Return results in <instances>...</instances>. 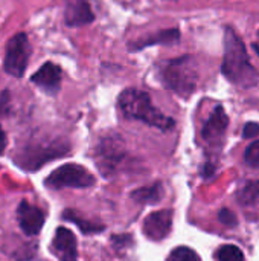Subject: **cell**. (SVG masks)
I'll return each instance as SVG.
<instances>
[{
  "label": "cell",
  "mask_w": 259,
  "mask_h": 261,
  "mask_svg": "<svg viewBox=\"0 0 259 261\" xmlns=\"http://www.w3.org/2000/svg\"><path fill=\"white\" fill-rule=\"evenodd\" d=\"M218 220H220L223 225H226V226H237V223H238V219H237L235 213H232V211L227 210V208H223V210L218 213Z\"/></svg>",
  "instance_id": "21"
},
{
  "label": "cell",
  "mask_w": 259,
  "mask_h": 261,
  "mask_svg": "<svg viewBox=\"0 0 259 261\" xmlns=\"http://www.w3.org/2000/svg\"><path fill=\"white\" fill-rule=\"evenodd\" d=\"M17 220H18L21 231L26 236L34 237L41 231L44 220H46V216L40 208L27 203L26 200H21L18 208H17Z\"/></svg>",
  "instance_id": "9"
},
{
  "label": "cell",
  "mask_w": 259,
  "mask_h": 261,
  "mask_svg": "<svg viewBox=\"0 0 259 261\" xmlns=\"http://www.w3.org/2000/svg\"><path fill=\"white\" fill-rule=\"evenodd\" d=\"M168 261H202L200 255L192 251L191 248H186V246H179L176 248L169 257H168Z\"/></svg>",
  "instance_id": "19"
},
{
  "label": "cell",
  "mask_w": 259,
  "mask_h": 261,
  "mask_svg": "<svg viewBox=\"0 0 259 261\" xmlns=\"http://www.w3.org/2000/svg\"><path fill=\"white\" fill-rule=\"evenodd\" d=\"M217 258L218 261H244V254L238 246L224 245L218 249Z\"/></svg>",
  "instance_id": "18"
},
{
  "label": "cell",
  "mask_w": 259,
  "mask_h": 261,
  "mask_svg": "<svg viewBox=\"0 0 259 261\" xmlns=\"http://www.w3.org/2000/svg\"><path fill=\"white\" fill-rule=\"evenodd\" d=\"M172 228V213L162 210L151 213L143 222V234L151 240H163Z\"/></svg>",
  "instance_id": "11"
},
{
  "label": "cell",
  "mask_w": 259,
  "mask_h": 261,
  "mask_svg": "<svg viewBox=\"0 0 259 261\" xmlns=\"http://www.w3.org/2000/svg\"><path fill=\"white\" fill-rule=\"evenodd\" d=\"M61 78H63L61 67L52 61H47L31 76V83H34L38 89H41L49 95H56L61 87Z\"/></svg>",
  "instance_id": "8"
},
{
  "label": "cell",
  "mask_w": 259,
  "mask_h": 261,
  "mask_svg": "<svg viewBox=\"0 0 259 261\" xmlns=\"http://www.w3.org/2000/svg\"><path fill=\"white\" fill-rule=\"evenodd\" d=\"M118 106L125 118L142 121L151 127L168 132L174 127V119L162 113L151 101V96L137 89H125L118 99Z\"/></svg>",
  "instance_id": "2"
},
{
  "label": "cell",
  "mask_w": 259,
  "mask_h": 261,
  "mask_svg": "<svg viewBox=\"0 0 259 261\" xmlns=\"http://www.w3.org/2000/svg\"><path fill=\"white\" fill-rule=\"evenodd\" d=\"M259 197V180L246 184L237 194V199L241 205H250Z\"/></svg>",
  "instance_id": "17"
},
{
  "label": "cell",
  "mask_w": 259,
  "mask_h": 261,
  "mask_svg": "<svg viewBox=\"0 0 259 261\" xmlns=\"http://www.w3.org/2000/svg\"><path fill=\"white\" fill-rule=\"evenodd\" d=\"M252 47L255 49V52H256V54L259 55V41L258 43H253V44H252Z\"/></svg>",
  "instance_id": "25"
},
{
  "label": "cell",
  "mask_w": 259,
  "mask_h": 261,
  "mask_svg": "<svg viewBox=\"0 0 259 261\" xmlns=\"http://www.w3.org/2000/svg\"><path fill=\"white\" fill-rule=\"evenodd\" d=\"M124 154L125 150H124L122 139L118 135H110L99 141L95 150V161L99 171L104 176H110L114 173L119 162L124 159Z\"/></svg>",
  "instance_id": "7"
},
{
  "label": "cell",
  "mask_w": 259,
  "mask_h": 261,
  "mask_svg": "<svg viewBox=\"0 0 259 261\" xmlns=\"http://www.w3.org/2000/svg\"><path fill=\"white\" fill-rule=\"evenodd\" d=\"M52 254L60 261H78L76 239L73 232L64 226H60L50 245Z\"/></svg>",
  "instance_id": "10"
},
{
  "label": "cell",
  "mask_w": 259,
  "mask_h": 261,
  "mask_svg": "<svg viewBox=\"0 0 259 261\" xmlns=\"http://www.w3.org/2000/svg\"><path fill=\"white\" fill-rule=\"evenodd\" d=\"M44 185L50 190L61 188H89L95 185L93 174L78 164H64L53 170L44 180Z\"/></svg>",
  "instance_id": "5"
},
{
  "label": "cell",
  "mask_w": 259,
  "mask_h": 261,
  "mask_svg": "<svg viewBox=\"0 0 259 261\" xmlns=\"http://www.w3.org/2000/svg\"><path fill=\"white\" fill-rule=\"evenodd\" d=\"M160 81L168 90H172L174 93L183 98L189 96L195 90L198 81L197 64L194 57L185 55L162 64Z\"/></svg>",
  "instance_id": "3"
},
{
  "label": "cell",
  "mask_w": 259,
  "mask_h": 261,
  "mask_svg": "<svg viewBox=\"0 0 259 261\" xmlns=\"http://www.w3.org/2000/svg\"><path fill=\"white\" fill-rule=\"evenodd\" d=\"M180 40V31L179 29H163L159 31L156 34H150L143 38H140L139 41L130 43L128 47L130 50H142L147 46H153V44H174Z\"/></svg>",
  "instance_id": "14"
},
{
  "label": "cell",
  "mask_w": 259,
  "mask_h": 261,
  "mask_svg": "<svg viewBox=\"0 0 259 261\" xmlns=\"http://www.w3.org/2000/svg\"><path fill=\"white\" fill-rule=\"evenodd\" d=\"M63 219L67 220V222L75 223L84 234H96V232L104 231V226H102L101 223H95V222L85 220V219H82L78 213H75V211H72V210H66V211L63 213Z\"/></svg>",
  "instance_id": "16"
},
{
  "label": "cell",
  "mask_w": 259,
  "mask_h": 261,
  "mask_svg": "<svg viewBox=\"0 0 259 261\" xmlns=\"http://www.w3.org/2000/svg\"><path fill=\"white\" fill-rule=\"evenodd\" d=\"M6 150V135L3 132V128L0 127V154H3Z\"/></svg>",
  "instance_id": "24"
},
{
  "label": "cell",
  "mask_w": 259,
  "mask_h": 261,
  "mask_svg": "<svg viewBox=\"0 0 259 261\" xmlns=\"http://www.w3.org/2000/svg\"><path fill=\"white\" fill-rule=\"evenodd\" d=\"M69 151L70 147L66 141H31L17 150L14 161L20 168L35 171L46 162L66 156Z\"/></svg>",
  "instance_id": "4"
},
{
  "label": "cell",
  "mask_w": 259,
  "mask_h": 261,
  "mask_svg": "<svg viewBox=\"0 0 259 261\" xmlns=\"http://www.w3.org/2000/svg\"><path fill=\"white\" fill-rule=\"evenodd\" d=\"M32 54L27 35L24 32H18L11 37L5 47L3 69L14 78H21L26 72L29 57Z\"/></svg>",
  "instance_id": "6"
},
{
  "label": "cell",
  "mask_w": 259,
  "mask_h": 261,
  "mask_svg": "<svg viewBox=\"0 0 259 261\" xmlns=\"http://www.w3.org/2000/svg\"><path fill=\"white\" fill-rule=\"evenodd\" d=\"M163 197L162 184H154L151 187H143L131 193V199L137 203H157Z\"/></svg>",
  "instance_id": "15"
},
{
  "label": "cell",
  "mask_w": 259,
  "mask_h": 261,
  "mask_svg": "<svg viewBox=\"0 0 259 261\" xmlns=\"http://www.w3.org/2000/svg\"><path fill=\"white\" fill-rule=\"evenodd\" d=\"M8 102H9V92H8V90H3L2 95H0V115L6 113V110H8Z\"/></svg>",
  "instance_id": "23"
},
{
  "label": "cell",
  "mask_w": 259,
  "mask_h": 261,
  "mask_svg": "<svg viewBox=\"0 0 259 261\" xmlns=\"http://www.w3.org/2000/svg\"><path fill=\"white\" fill-rule=\"evenodd\" d=\"M221 70L231 83L243 89H252L259 81V72L252 64L243 40L231 26H226L224 29V57Z\"/></svg>",
  "instance_id": "1"
},
{
  "label": "cell",
  "mask_w": 259,
  "mask_h": 261,
  "mask_svg": "<svg viewBox=\"0 0 259 261\" xmlns=\"http://www.w3.org/2000/svg\"><path fill=\"white\" fill-rule=\"evenodd\" d=\"M259 135V124L256 122H247L243 128V138L246 139H250V138H255Z\"/></svg>",
  "instance_id": "22"
},
{
  "label": "cell",
  "mask_w": 259,
  "mask_h": 261,
  "mask_svg": "<svg viewBox=\"0 0 259 261\" xmlns=\"http://www.w3.org/2000/svg\"><path fill=\"white\" fill-rule=\"evenodd\" d=\"M95 14L89 0H64V23L70 28L90 24Z\"/></svg>",
  "instance_id": "12"
},
{
  "label": "cell",
  "mask_w": 259,
  "mask_h": 261,
  "mask_svg": "<svg viewBox=\"0 0 259 261\" xmlns=\"http://www.w3.org/2000/svg\"><path fill=\"white\" fill-rule=\"evenodd\" d=\"M244 162L250 168H259V141L252 142L244 151Z\"/></svg>",
  "instance_id": "20"
},
{
  "label": "cell",
  "mask_w": 259,
  "mask_h": 261,
  "mask_svg": "<svg viewBox=\"0 0 259 261\" xmlns=\"http://www.w3.org/2000/svg\"><path fill=\"white\" fill-rule=\"evenodd\" d=\"M227 125H229V116H227L224 107L218 106L212 112L209 119L205 122L203 130H202V136L208 142H218L224 136Z\"/></svg>",
  "instance_id": "13"
}]
</instances>
